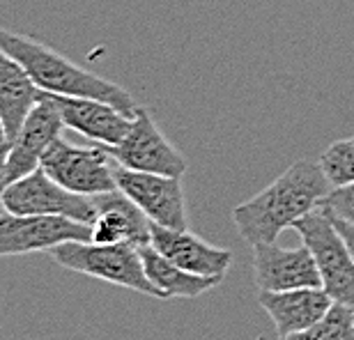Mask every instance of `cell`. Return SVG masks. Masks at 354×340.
<instances>
[{
  "label": "cell",
  "mask_w": 354,
  "mask_h": 340,
  "mask_svg": "<svg viewBox=\"0 0 354 340\" xmlns=\"http://www.w3.org/2000/svg\"><path fill=\"white\" fill-rule=\"evenodd\" d=\"M334 184L329 182L320 161H295L286 173L232 209V223L237 225L244 242L272 244L283 230L295 228V223L317 207H322Z\"/></svg>",
  "instance_id": "cell-1"
},
{
  "label": "cell",
  "mask_w": 354,
  "mask_h": 340,
  "mask_svg": "<svg viewBox=\"0 0 354 340\" xmlns=\"http://www.w3.org/2000/svg\"><path fill=\"white\" fill-rule=\"evenodd\" d=\"M0 46L24 65V69L30 74V79L41 92L102 99V102L115 106L127 115H136L138 104L131 97V92H127L122 85L104 79V76H97L79 67L55 48L41 44L32 37H26V35L5 30V28H0Z\"/></svg>",
  "instance_id": "cell-2"
},
{
  "label": "cell",
  "mask_w": 354,
  "mask_h": 340,
  "mask_svg": "<svg viewBox=\"0 0 354 340\" xmlns=\"http://www.w3.org/2000/svg\"><path fill=\"white\" fill-rule=\"evenodd\" d=\"M55 265L76 274L113 283V285L133 290L138 294L164 299L159 287L145 272L140 249L129 242L122 244H95V242H65L48 251Z\"/></svg>",
  "instance_id": "cell-3"
},
{
  "label": "cell",
  "mask_w": 354,
  "mask_h": 340,
  "mask_svg": "<svg viewBox=\"0 0 354 340\" xmlns=\"http://www.w3.org/2000/svg\"><path fill=\"white\" fill-rule=\"evenodd\" d=\"M301 244H306L320 269L322 287L341 306L354 310V260L352 253L336 230L327 207H317L295 223Z\"/></svg>",
  "instance_id": "cell-4"
},
{
  "label": "cell",
  "mask_w": 354,
  "mask_h": 340,
  "mask_svg": "<svg viewBox=\"0 0 354 340\" xmlns=\"http://www.w3.org/2000/svg\"><path fill=\"white\" fill-rule=\"evenodd\" d=\"M102 145H72L58 138L41 157L39 168L65 189L81 196H102L118 189L115 168Z\"/></svg>",
  "instance_id": "cell-5"
},
{
  "label": "cell",
  "mask_w": 354,
  "mask_h": 340,
  "mask_svg": "<svg viewBox=\"0 0 354 340\" xmlns=\"http://www.w3.org/2000/svg\"><path fill=\"white\" fill-rule=\"evenodd\" d=\"M3 205L14 214H41V216H65L79 223H88L97 218L95 198L74 193L65 189L44 170L37 168L24 175L21 180L7 184L3 193Z\"/></svg>",
  "instance_id": "cell-6"
},
{
  "label": "cell",
  "mask_w": 354,
  "mask_h": 340,
  "mask_svg": "<svg viewBox=\"0 0 354 340\" xmlns=\"http://www.w3.org/2000/svg\"><path fill=\"white\" fill-rule=\"evenodd\" d=\"M109 157L118 166L143 170V173H161L182 177L187 173V159L180 150L164 136L154 122L152 113L138 106L136 115L131 120L129 133L118 145H102Z\"/></svg>",
  "instance_id": "cell-7"
},
{
  "label": "cell",
  "mask_w": 354,
  "mask_h": 340,
  "mask_svg": "<svg viewBox=\"0 0 354 340\" xmlns=\"http://www.w3.org/2000/svg\"><path fill=\"white\" fill-rule=\"evenodd\" d=\"M65 242H90V225L65 216L0 211V258L51 251Z\"/></svg>",
  "instance_id": "cell-8"
},
{
  "label": "cell",
  "mask_w": 354,
  "mask_h": 340,
  "mask_svg": "<svg viewBox=\"0 0 354 340\" xmlns=\"http://www.w3.org/2000/svg\"><path fill=\"white\" fill-rule=\"evenodd\" d=\"M118 189L136 202L140 211L152 223L164 228L184 230L187 228V202H184L182 177L161 175V173H143L124 166L115 168Z\"/></svg>",
  "instance_id": "cell-9"
},
{
  "label": "cell",
  "mask_w": 354,
  "mask_h": 340,
  "mask_svg": "<svg viewBox=\"0 0 354 340\" xmlns=\"http://www.w3.org/2000/svg\"><path fill=\"white\" fill-rule=\"evenodd\" d=\"M253 278L260 292L297 287H322L320 269L306 244L281 249L279 244H253Z\"/></svg>",
  "instance_id": "cell-10"
},
{
  "label": "cell",
  "mask_w": 354,
  "mask_h": 340,
  "mask_svg": "<svg viewBox=\"0 0 354 340\" xmlns=\"http://www.w3.org/2000/svg\"><path fill=\"white\" fill-rule=\"evenodd\" d=\"M65 122L60 111L44 92H39V102L28 113L17 136L12 138L10 161H7V184L21 180L24 175L37 170L44 152L62 136Z\"/></svg>",
  "instance_id": "cell-11"
},
{
  "label": "cell",
  "mask_w": 354,
  "mask_h": 340,
  "mask_svg": "<svg viewBox=\"0 0 354 340\" xmlns=\"http://www.w3.org/2000/svg\"><path fill=\"white\" fill-rule=\"evenodd\" d=\"M44 95L60 111V117L67 129L79 131L99 145H118L131 129L133 115H127L115 106L92 97H67V95Z\"/></svg>",
  "instance_id": "cell-12"
},
{
  "label": "cell",
  "mask_w": 354,
  "mask_h": 340,
  "mask_svg": "<svg viewBox=\"0 0 354 340\" xmlns=\"http://www.w3.org/2000/svg\"><path fill=\"white\" fill-rule=\"evenodd\" d=\"M97 218L90 225V242L95 244H122L145 246L152 239V221L136 202H131L122 191L95 196Z\"/></svg>",
  "instance_id": "cell-13"
},
{
  "label": "cell",
  "mask_w": 354,
  "mask_h": 340,
  "mask_svg": "<svg viewBox=\"0 0 354 340\" xmlns=\"http://www.w3.org/2000/svg\"><path fill=\"white\" fill-rule=\"evenodd\" d=\"M150 244L161 255L175 262L177 267L187 269L191 274L225 276V272L232 267V251L205 242L203 237L194 235L189 228L175 230L152 223Z\"/></svg>",
  "instance_id": "cell-14"
},
{
  "label": "cell",
  "mask_w": 354,
  "mask_h": 340,
  "mask_svg": "<svg viewBox=\"0 0 354 340\" xmlns=\"http://www.w3.org/2000/svg\"><path fill=\"white\" fill-rule=\"evenodd\" d=\"M258 303L272 317L279 336H292L320 322L336 301L324 287H297L283 292H260Z\"/></svg>",
  "instance_id": "cell-15"
},
{
  "label": "cell",
  "mask_w": 354,
  "mask_h": 340,
  "mask_svg": "<svg viewBox=\"0 0 354 340\" xmlns=\"http://www.w3.org/2000/svg\"><path fill=\"white\" fill-rule=\"evenodd\" d=\"M39 92L24 65L0 46V120L10 140L17 136L28 113L39 102Z\"/></svg>",
  "instance_id": "cell-16"
},
{
  "label": "cell",
  "mask_w": 354,
  "mask_h": 340,
  "mask_svg": "<svg viewBox=\"0 0 354 340\" xmlns=\"http://www.w3.org/2000/svg\"><path fill=\"white\" fill-rule=\"evenodd\" d=\"M140 258H143L147 276L159 287L164 299H175V296L196 299V296L209 292L212 287H216L223 281V276H201L177 267L175 262L168 260L166 255H161L152 244L140 246Z\"/></svg>",
  "instance_id": "cell-17"
},
{
  "label": "cell",
  "mask_w": 354,
  "mask_h": 340,
  "mask_svg": "<svg viewBox=\"0 0 354 340\" xmlns=\"http://www.w3.org/2000/svg\"><path fill=\"white\" fill-rule=\"evenodd\" d=\"M279 340H354V310L334 303L329 313L313 327L292 336H279Z\"/></svg>",
  "instance_id": "cell-18"
},
{
  "label": "cell",
  "mask_w": 354,
  "mask_h": 340,
  "mask_svg": "<svg viewBox=\"0 0 354 340\" xmlns=\"http://www.w3.org/2000/svg\"><path fill=\"white\" fill-rule=\"evenodd\" d=\"M320 166L334 187H343V184L354 182V136L331 143L322 152Z\"/></svg>",
  "instance_id": "cell-19"
},
{
  "label": "cell",
  "mask_w": 354,
  "mask_h": 340,
  "mask_svg": "<svg viewBox=\"0 0 354 340\" xmlns=\"http://www.w3.org/2000/svg\"><path fill=\"white\" fill-rule=\"evenodd\" d=\"M324 207L354 225V182L331 189V193L324 200Z\"/></svg>",
  "instance_id": "cell-20"
},
{
  "label": "cell",
  "mask_w": 354,
  "mask_h": 340,
  "mask_svg": "<svg viewBox=\"0 0 354 340\" xmlns=\"http://www.w3.org/2000/svg\"><path fill=\"white\" fill-rule=\"evenodd\" d=\"M10 150H12V140H10V136H7L3 120H0V211L5 209L3 193L7 189V161H10Z\"/></svg>",
  "instance_id": "cell-21"
},
{
  "label": "cell",
  "mask_w": 354,
  "mask_h": 340,
  "mask_svg": "<svg viewBox=\"0 0 354 340\" xmlns=\"http://www.w3.org/2000/svg\"><path fill=\"white\" fill-rule=\"evenodd\" d=\"M327 211H329L331 221H334V225H336V230L341 232V237L345 239V244H348V249H350V253H352V260H354V225H352L350 221H345V218L336 216L331 209H327Z\"/></svg>",
  "instance_id": "cell-22"
}]
</instances>
